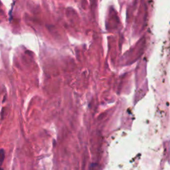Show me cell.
<instances>
[{"mask_svg": "<svg viewBox=\"0 0 170 170\" xmlns=\"http://www.w3.org/2000/svg\"><path fill=\"white\" fill-rule=\"evenodd\" d=\"M5 157H6V154H5V151L4 149H0V168L3 164L4 159H5Z\"/></svg>", "mask_w": 170, "mask_h": 170, "instance_id": "obj_1", "label": "cell"}]
</instances>
